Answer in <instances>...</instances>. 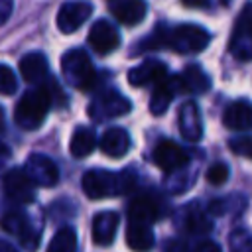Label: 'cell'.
I'll list each match as a JSON object with an SVG mask.
<instances>
[{"mask_svg": "<svg viewBox=\"0 0 252 252\" xmlns=\"http://www.w3.org/2000/svg\"><path fill=\"white\" fill-rule=\"evenodd\" d=\"M83 191L89 199H104L112 195H122L136 185V175L132 171H106L89 169L83 175Z\"/></svg>", "mask_w": 252, "mask_h": 252, "instance_id": "1", "label": "cell"}, {"mask_svg": "<svg viewBox=\"0 0 252 252\" xmlns=\"http://www.w3.org/2000/svg\"><path fill=\"white\" fill-rule=\"evenodd\" d=\"M53 102L51 87H35L24 93V96L16 102L14 122L24 130H35L45 120L49 106Z\"/></svg>", "mask_w": 252, "mask_h": 252, "instance_id": "2", "label": "cell"}, {"mask_svg": "<svg viewBox=\"0 0 252 252\" xmlns=\"http://www.w3.org/2000/svg\"><path fill=\"white\" fill-rule=\"evenodd\" d=\"M61 71L65 81L79 91H91L96 85V71L83 49H69L61 57Z\"/></svg>", "mask_w": 252, "mask_h": 252, "instance_id": "3", "label": "cell"}, {"mask_svg": "<svg viewBox=\"0 0 252 252\" xmlns=\"http://www.w3.org/2000/svg\"><path fill=\"white\" fill-rule=\"evenodd\" d=\"M211 41V33L195 24H179L165 32V47L177 53H199Z\"/></svg>", "mask_w": 252, "mask_h": 252, "instance_id": "4", "label": "cell"}, {"mask_svg": "<svg viewBox=\"0 0 252 252\" xmlns=\"http://www.w3.org/2000/svg\"><path fill=\"white\" fill-rule=\"evenodd\" d=\"M132 104L128 98H124L120 93L116 91H104L98 96L93 98V102L89 104V116L96 122L106 120V118H114V116H122L126 112H130Z\"/></svg>", "mask_w": 252, "mask_h": 252, "instance_id": "5", "label": "cell"}, {"mask_svg": "<svg viewBox=\"0 0 252 252\" xmlns=\"http://www.w3.org/2000/svg\"><path fill=\"white\" fill-rule=\"evenodd\" d=\"M2 185H4L6 197L18 205H28L35 199V185L32 183V179L28 177L24 167L8 169L2 177Z\"/></svg>", "mask_w": 252, "mask_h": 252, "instance_id": "6", "label": "cell"}, {"mask_svg": "<svg viewBox=\"0 0 252 252\" xmlns=\"http://www.w3.org/2000/svg\"><path fill=\"white\" fill-rule=\"evenodd\" d=\"M0 226H2V230L14 234L26 250L33 252L37 248V244H39V230L32 224L28 215H24V213H8V215L2 217Z\"/></svg>", "mask_w": 252, "mask_h": 252, "instance_id": "7", "label": "cell"}, {"mask_svg": "<svg viewBox=\"0 0 252 252\" xmlns=\"http://www.w3.org/2000/svg\"><path fill=\"white\" fill-rule=\"evenodd\" d=\"M228 49L234 57L246 61L252 59V6H246L234 24Z\"/></svg>", "mask_w": 252, "mask_h": 252, "instance_id": "8", "label": "cell"}, {"mask_svg": "<svg viewBox=\"0 0 252 252\" xmlns=\"http://www.w3.org/2000/svg\"><path fill=\"white\" fill-rule=\"evenodd\" d=\"M187 161H189V154L177 142L161 140L154 148V163L165 173H173V171L185 167Z\"/></svg>", "mask_w": 252, "mask_h": 252, "instance_id": "9", "label": "cell"}, {"mask_svg": "<svg viewBox=\"0 0 252 252\" xmlns=\"http://www.w3.org/2000/svg\"><path fill=\"white\" fill-rule=\"evenodd\" d=\"M93 14V6L83 0H71L65 2L57 12V28L63 33L77 32Z\"/></svg>", "mask_w": 252, "mask_h": 252, "instance_id": "10", "label": "cell"}, {"mask_svg": "<svg viewBox=\"0 0 252 252\" xmlns=\"http://www.w3.org/2000/svg\"><path fill=\"white\" fill-rule=\"evenodd\" d=\"M165 215V203L154 193H140L128 205V217L142 222H154Z\"/></svg>", "mask_w": 252, "mask_h": 252, "instance_id": "11", "label": "cell"}, {"mask_svg": "<svg viewBox=\"0 0 252 252\" xmlns=\"http://www.w3.org/2000/svg\"><path fill=\"white\" fill-rule=\"evenodd\" d=\"M24 171L28 173L32 183L39 185V187H51V185H55L59 181L57 165L47 156H41V154H32L28 158V161H26Z\"/></svg>", "mask_w": 252, "mask_h": 252, "instance_id": "12", "label": "cell"}, {"mask_svg": "<svg viewBox=\"0 0 252 252\" xmlns=\"http://www.w3.org/2000/svg\"><path fill=\"white\" fill-rule=\"evenodd\" d=\"M89 43L98 55H108L120 45V33L110 22L98 20L89 30Z\"/></svg>", "mask_w": 252, "mask_h": 252, "instance_id": "13", "label": "cell"}, {"mask_svg": "<svg viewBox=\"0 0 252 252\" xmlns=\"http://www.w3.org/2000/svg\"><path fill=\"white\" fill-rule=\"evenodd\" d=\"M177 122H179V132L187 142H199L201 140V136H203V120H201L199 106L193 100L183 102L179 106Z\"/></svg>", "mask_w": 252, "mask_h": 252, "instance_id": "14", "label": "cell"}, {"mask_svg": "<svg viewBox=\"0 0 252 252\" xmlns=\"http://www.w3.org/2000/svg\"><path fill=\"white\" fill-rule=\"evenodd\" d=\"M165 77H167L165 63L156 61V59H150V61H144V63L136 65L134 69H130L128 83L132 87H148V85H158Z\"/></svg>", "mask_w": 252, "mask_h": 252, "instance_id": "15", "label": "cell"}, {"mask_svg": "<svg viewBox=\"0 0 252 252\" xmlns=\"http://www.w3.org/2000/svg\"><path fill=\"white\" fill-rule=\"evenodd\" d=\"M108 10L124 26H136L146 18V0H108Z\"/></svg>", "mask_w": 252, "mask_h": 252, "instance_id": "16", "label": "cell"}, {"mask_svg": "<svg viewBox=\"0 0 252 252\" xmlns=\"http://www.w3.org/2000/svg\"><path fill=\"white\" fill-rule=\"evenodd\" d=\"M177 93H179V79L177 77L167 75L165 79H161L158 85H154V91L150 96V112L156 116L163 114L169 108V104Z\"/></svg>", "mask_w": 252, "mask_h": 252, "instance_id": "17", "label": "cell"}, {"mask_svg": "<svg viewBox=\"0 0 252 252\" xmlns=\"http://www.w3.org/2000/svg\"><path fill=\"white\" fill-rule=\"evenodd\" d=\"M98 146H100V152L104 156H108V158H122L124 154H128L132 142H130V134L124 128L112 126V128H108L102 134Z\"/></svg>", "mask_w": 252, "mask_h": 252, "instance_id": "18", "label": "cell"}, {"mask_svg": "<svg viewBox=\"0 0 252 252\" xmlns=\"http://www.w3.org/2000/svg\"><path fill=\"white\" fill-rule=\"evenodd\" d=\"M222 124L228 130H250L252 128V102L234 100L222 114Z\"/></svg>", "mask_w": 252, "mask_h": 252, "instance_id": "19", "label": "cell"}, {"mask_svg": "<svg viewBox=\"0 0 252 252\" xmlns=\"http://www.w3.org/2000/svg\"><path fill=\"white\" fill-rule=\"evenodd\" d=\"M118 228V215L112 211H102L93 219V240L98 246H108L114 240Z\"/></svg>", "mask_w": 252, "mask_h": 252, "instance_id": "20", "label": "cell"}, {"mask_svg": "<svg viewBox=\"0 0 252 252\" xmlns=\"http://www.w3.org/2000/svg\"><path fill=\"white\" fill-rule=\"evenodd\" d=\"M126 244L134 252H148L154 246V232L150 228V222L134 220L130 219L128 230H126Z\"/></svg>", "mask_w": 252, "mask_h": 252, "instance_id": "21", "label": "cell"}, {"mask_svg": "<svg viewBox=\"0 0 252 252\" xmlns=\"http://www.w3.org/2000/svg\"><path fill=\"white\" fill-rule=\"evenodd\" d=\"M47 71H49L47 59L39 51H32L20 59V73L28 83H39L41 79L47 77Z\"/></svg>", "mask_w": 252, "mask_h": 252, "instance_id": "22", "label": "cell"}, {"mask_svg": "<svg viewBox=\"0 0 252 252\" xmlns=\"http://www.w3.org/2000/svg\"><path fill=\"white\" fill-rule=\"evenodd\" d=\"M177 79H179V91H183V93L199 94V93H205L211 89V79L199 65L185 67L183 73L177 75Z\"/></svg>", "mask_w": 252, "mask_h": 252, "instance_id": "23", "label": "cell"}, {"mask_svg": "<svg viewBox=\"0 0 252 252\" xmlns=\"http://www.w3.org/2000/svg\"><path fill=\"white\" fill-rule=\"evenodd\" d=\"M96 146V138H94V132L87 126H79L73 136H71V142H69V152L73 158H87Z\"/></svg>", "mask_w": 252, "mask_h": 252, "instance_id": "24", "label": "cell"}, {"mask_svg": "<svg viewBox=\"0 0 252 252\" xmlns=\"http://www.w3.org/2000/svg\"><path fill=\"white\" fill-rule=\"evenodd\" d=\"M75 250H77V234L71 226H63L61 230H57L47 246V252H75Z\"/></svg>", "mask_w": 252, "mask_h": 252, "instance_id": "25", "label": "cell"}, {"mask_svg": "<svg viewBox=\"0 0 252 252\" xmlns=\"http://www.w3.org/2000/svg\"><path fill=\"white\" fill-rule=\"evenodd\" d=\"M185 228L191 232V234H203V232H209L211 230V220L209 217L205 215V211H201L199 207H191L189 213H187V219H185Z\"/></svg>", "mask_w": 252, "mask_h": 252, "instance_id": "26", "label": "cell"}, {"mask_svg": "<svg viewBox=\"0 0 252 252\" xmlns=\"http://www.w3.org/2000/svg\"><path fill=\"white\" fill-rule=\"evenodd\" d=\"M16 89H18V81H16L14 71L8 65L0 63V94L10 96L16 93Z\"/></svg>", "mask_w": 252, "mask_h": 252, "instance_id": "27", "label": "cell"}, {"mask_svg": "<svg viewBox=\"0 0 252 252\" xmlns=\"http://www.w3.org/2000/svg\"><path fill=\"white\" fill-rule=\"evenodd\" d=\"M228 173H230L228 165H226L224 161H217V163H213V165L207 169V181H209L211 185H222V183L228 179Z\"/></svg>", "mask_w": 252, "mask_h": 252, "instance_id": "28", "label": "cell"}, {"mask_svg": "<svg viewBox=\"0 0 252 252\" xmlns=\"http://www.w3.org/2000/svg\"><path fill=\"white\" fill-rule=\"evenodd\" d=\"M228 148L232 154L236 156H244V158H252V136H240V138H232L228 142Z\"/></svg>", "mask_w": 252, "mask_h": 252, "instance_id": "29", "label": "cell"}, {"mask_svg": "<svg viewBox=\"0 0 252 252\" xmlns=\"http://www.w3.org/2000/svg\"><path fill=\"white\" fill-rule=\"evenodd\" d=\"M12 8H14V0H0V26L8 22V18L12 16Z\"/></svg>", "mask_w": 252, "mask_h": 252, "instance_id": "30", "label": "cell"}, {"mask_svg": "<svg viewBox=\"0 0 252 252\" xmlns=\"http://www.w3.org/2000/svg\"><path fill=\"white\" fill-rule=\"evenodd\" d=\"M165 252H189V246H187V242H185V240L175 238V240H169V242H167Z\"/></svg>", "mask_w": 252, "mask_h": 252, "instance_id": "31", "label": "cell"}, {"mask_svg": "<svg viewBox=\"0 0 252 252\" xmlns=\"http://www.w3.org/2000/svg\"><path fill=\"white\" fill-rule=\"evenodd\" d=\"M193 252H220V246H219L217 242H213V240H205V242H201Z\"/></svg>", "mask_w": 252, "mask_h": 252, "instance_id": "32", "label": "cell"}, {"mask_svg": "<svg viewBox=\"0 0 252 252\" xmlns=\"http://www.w3.org/2000/svg\"><path fill=\"white\" fill-rule=\"evenodd\" d=\"M10 148L8 146H4V144H0V169L6 165V161H8V158H10Z\"/></svg>", "mask_w": 252, "mask_h": 252, "instance_id": "33", "label": "cell"}, {"mask_svg": "<svg viewBox=\"0 0 252 252\" xmlns=\"http://www.w3.org/2000/svg\"><path fill=\"white\" fill-rule=\"evenodd\" d=\"M181 4L187 8H203L209 4V0H181Z\"/></svg>", "mask_w": 252, "mask_h": 252, "instance_id": "34", "label": "cell"}, {"mask_svg": "<svg viewBox=\"0 0 252 252\" xmlns=\"http://www.w3.org/2000/svg\"><path fill=\"white\" fill-rule=\"evenodd\" d=\"M0 252H16V248H12L8 242H4V240H0Z\"/></svg>", "mask_w": 252, "mask_h": 252, "instance_id": "35", "label": "cell"}, {"mask_svg": "<svg viewBox=\"0 0 252 252\" xmlns=\"http://www.w3.org/2000/svg\"><path fill=\"white\" fill-rule=\"evenodd\" d=\"M4 126H6V120H4V110H2V106H0V134L4 132Z\"/></svg>", "mask_w": 252, "mask_h": 252, "instance_id": "36", "label": "cell"}]
</instances>
